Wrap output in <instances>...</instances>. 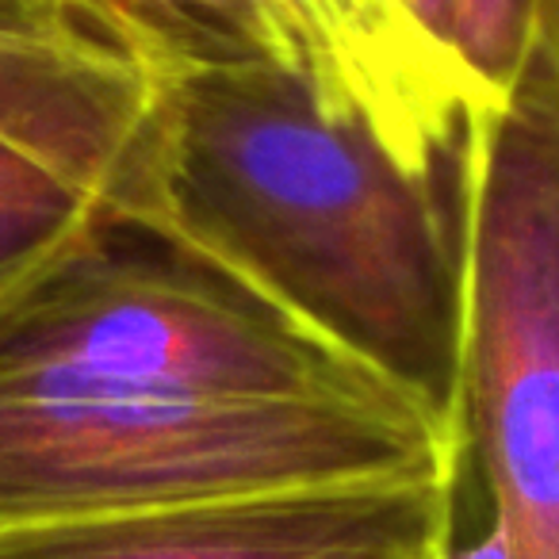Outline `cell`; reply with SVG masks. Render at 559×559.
<instances>
[{"label":"cell","instance_id":"obj_1","mask_svg":"<svg viewBox=\"0 0 559 559\" xmlns=\"http://www.w3.org/2000/svg\"><path fill=\"white\" fill-rule=\"evenodd\" d=\"M142 223L460 433L452 180L414 177L296 73L238 58L165 81Z\"/></svg>","mask_w":559,"mask_h":559},{"label":"cell","instance_id":"obj_2","mask_svg":"<svg viewBox=\"0 0 559 559\" xmlns=\"http://www.w3.org/2000/svg\"><path fill=\"white\" fill-rule=\"evenodd\" d=\"M460 433L414 399H211L0 372V533L261 490L449 479Z\"/></svg>","mask_w":559,"mask_h":559},{"label":"cell","instance_id":"obj_3","mask_svg":"<svg viewBox=\"0 0 559 559\" xmlns=\"http://www.w3.org/2000/svg\"><path fill=\"white\" fill-rule=\"evenodd\" d=\"M464 288L460 460L513 559H559V0L452 173Z\"/></svg>","mask_w":559,"mask_h":559},{"label":"cell","instance_id":"obj_4","mask_svg":"<svg viewBox=\"0 0 559 559\" xmlns=\"http://www.w3.org/2000/svg\"><path fill=\"white\" fill-rule=\"evenodd\" d=\"M0 372L211 399H411L142 218L0 299Z\"/></svg>","mask_w":559,"mask_h":559},{"label":"cell","instance_id":"obj_5","mask_svg":"<svg viewBox=\"0 0 559 559\" xmlns=\"http://www.w3.org/2000/svg\"><path fill=\"white\" fill-rule=\"evenodd\" d=\"M165 81L0 35V299L104 226L146 218Z\"/></svg>","mask_w":559,"mask_h":559},{"label":"cell","instance_id":"obj_6","mask_svg":"<svg viewBox=\"0 0 559 559\" xmlns=\"http://www.w3.org/2000/svg\"><path fill=\"white\" fill-rule=\"evenodd\" d=\"M452 479H368L207 498L0 533V559H411L449 528Z\"/></svg>","mask_w":559,"mask_h":559},{"label":"cell","instance_id":"obj_7","mask_svg":"<svg viewBox=\"0 0 559 559\" xmlns=\"http://www.w3.org/2000/svg\"><path fill=\"white\" fill-rule=\"evenodd\" d=\"M544 0H449V43L495 96L525 73L540 39Z\"/></svg>","mask_w":559,"mask_h":559},{"label":"cell","instance_id":"obj_8","mask_svg":"<svg viewBox=\"0 0 559 559\" xmlns=\"http://www.w3.org/2000/svg\"><path fill=\"white\" fill-rule=\"evenodd\" d=\"M441 559H513L510 540L464 460L456 464L452 479V513L441 540Z\"/></svg>","mask_w":559,"mask_h":559},{"label":"cell","instance_id":"obj_9","mask_svg":"<svg viewBox=\"0 0 559 559\" xmlns=\"http://www.w3.org/2000/svg\"><path fill=\"white\" fill-rule=\"evenodd\" d=\"M0 35H9V39H47L62 43V47L88 50L66 24L62 0H0Z\"/></svg>","mask_w":559,"mask_h":559},{"label":"cell","instance_id":"obj_10","mask_svg":"<svg viewBox=\"0 0 559 559\" xmlns=\"http://www.w3.org/2000/svg\"><path fill=\"white\" fill-rule=\"evenodd\" d=\"M411 9L418 12V20L437 35V39L449 43V0H411ZM452 47V43H449ZM456 50V47H452Z\"/></svg>","mask_w":559,"mask_h":559},{"label":"cell","instance_id":"obj_11","mask_svg":"<svg viewBox=\"0 0 559 559\" xmlns=\"http://www.w3.org/2000/svg\"><path fill=\"white\" fill-rule=\"evenodd\" d=\"M444 540V536H441ZM411 559H441V544H437V548H429V551H421V556H411Z\"/></svg>","mask_w":559,"mask_h":559}]
</instances>
